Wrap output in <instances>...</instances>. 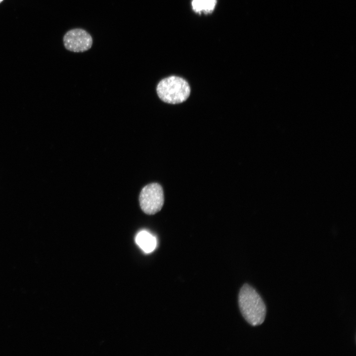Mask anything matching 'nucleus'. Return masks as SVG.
Wrapping results in <instances>:
<instances>
[{"instance_id": "obj_4", "label": "nucleus", "mask_w": 356, "mask_h": 356, "mask_svg": "<svg viewBox=\"0 0 356 356\" xmlns=\"http://www.w3.org/2000/svg\"><path fill=\"white\" fill-rule=\"evenodd\" d=\"M63 43L67 50L74 52H83L89 49L93 43L91 35L81 28L71 29L63 37Z\"/></svg>"}, {"instance_id": "obj_6", "label": "nucleus", "mask_w": 356, "mask_h": 356, "mask_svg": "<svg viewBox=\"0 0 356 356\" xmlns=\"http://www.w3.org/2000/svg\"><path fill=\"white\" fill-rule=\"evenodd\" d=\"M216 3V0H193L192 5L197 11L209 12L212 10Z\"/></svg>"}, {"instance_id": "obj_7", "label": "nucleus", "mask_w": 356, "mask_h": 356, "mask_svg": "<svg viewBox=\"0 0 356 356\" xmlns=\"http://www.w3.org/2000/svg\"><path fill=\"white\" fill-rule=\"evenodd\" d=\"M3 0H0V3Z\"/></svg>"}, {"instance_id": "obj_3", "label": "nucleus", "mask_w": 356, "mask_h": 356, "mask_svg": "<svg viewBox=\"0 0 356 356\" xmlns=\"http://www.w3.org/2000/svg\"><path fill=\"white\" fill-rule=\"evenodd\" d=\"M139 201L140 208L144 213L151 215L159 212L164 202L162 186L157 183L145 186L140 193Z\"/></svg>"}, {"instance_id": "obj_1", "label": "nucleus", "mask_w": 356, "mask_h": 356, "mask_svg": "<svg viewBox=\"0 0 356 356\" xmlns=\"http://www.w3.org/2000/svg\"><path fill=\"white\" fill-rule=\"evenodd\" d=\"M240 312L245 319L251 325L263 323L266 315V307L262 298L251 286L244 284L238 296Z\"/></svg>"}, {"instance_id": "obj_5", "label": "nucleus", "mask_w": 356, "mask_h": 356, "mask_svg": "<svg viewBox=\"0 0 356 356\" xmlns=\"http://www.w3.org/2000/svg\"><path fill=\"white\" fill-rule=\"evenodd\" d=\"M135 242L146 253L153 251L157 245L155 237L145 230L141 231L137 233L135 237Z\"/></svg>"}, {"instance_id": "obj_2", "label": "nucleus", "mask_w": 356, "mask_h": 356, "mask_svg": "<svg viewBox=\"0 0 356 356\" xmlns=\"http://www.w3.org/2000/svg\"><path fill=\"white\" fill-rule=\"evenodd\" d=\"M156 90L162 101L176 104L184 102L189 97L190 87L182 77L171 76L161 80L157 85Z\"/></svg>"}]
</instances>
